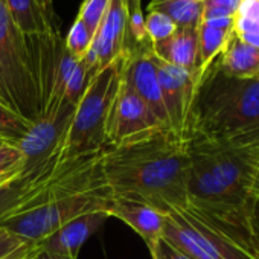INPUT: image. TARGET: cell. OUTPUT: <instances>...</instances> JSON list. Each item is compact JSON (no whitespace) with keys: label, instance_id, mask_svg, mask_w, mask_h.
Segmentation results:
<instances>
[{"label":"cell","instance_id":"obj_1","mask_svg":"<svg viewBox=\"0 0 259 259\" xmlns=\"http://www.w3.org/2000/svg\"><path fill=\"white\" fill-rule=\"evenodd\" d=\"M102 172L116 197L144 201L163 213L189 204L186 144L168 128L132 144L108 147Z\"/></svg>","mask_w":259,"mask_h":259},{"label":"cell","instance_id":"obj_2","mask_svg":"<svg viewBox=\"0 0 259 259\" xmlns=\"http://www.w3.org/2000/svg\"><path fill=\"white\" fill-rule=\"evenodd\" d=\"M189 206L223 220L251 217V183L259 144H217L188 141Z\"/></svg>","mask_w":259,"mask_h":259},{"label":"cell","instance_id":"obj_3","mask_svg":"<svg viewBox=\"0 0 259 259\" xmlns=\"http://www.w3.org/2000/svg\"><path fill=\"white\" fill-rule=\"evenodd\" d=\"M218 58L197 75L186 142L259 144V78L227 76Z\"/></svg>","mask_w":259,"mask_h":259},{"label":"cell","instance_id":"obj_4","mask_svg":"<svg viewBox=\"0 0 259 259\" xmlns=\"http://www.w3.org/2000/svg\"><path fill=\"white\" fill-rule=\"evenodd\" d=\"M125 54L99 70L87 85L64 136L61 162L98 153L108 147L105 126L113 99L122 81Z\"/></svg>","mask_w":259,"mask_h":259},{"label":"cell","instance_id":"obj_5","mask_svg":"<svg viewBox=\"0 0 259 259\" xmlns=\"http://www.w3.org/2000/svg\"><path fill=\"white\" fill-rule=\"evenodd\" d=\"M0 102L31 123L40 117L26 38L13 23L4 0H0Z\"/></svg>","mask_w":259,"mask_h":259},{"label":"cell","instance_id":"obj_6","mask_svg":"<svg viewBox=\"0 0 259 259\" xmlns=\"http://www.w3.org/2000/svg\"><path fill=\"white\" fill-rule=\"evenodd\" d=\"M111 195L108 186L67 194L16 213L0 224L10 232L38 244L76 217L93 210H104Z\"/></svg>","mask_w":259,"mask_h":259},{"label":"cell","instance_id":"obj_7","mask_svg":"<svg viewBox=\"0 0 259 259\" xmlns=\"http://www.w3.org/2000/svg\"><path fill=\"white\" fill-rule=\"evenodd\" d=\"M162 239L191 259H254L189 204L166 212Z\"/></svg>","mask_w":259,"mask_h":259},{"label":"cell","instance_id":"obj_8","mask_svg":"<svg viewBox=\"0 0 259 259\" xmlns=\"http://www.w3.org/2000/svg\"><path fill=\"white\" fill-rule=\"evenodd\" d=\"M75 108L61 102L31 123L26 136L17 144L23 154V174L41 172L63 163L61 148Z\"/></svg>","mask_w":259,"mask_h":259},{"label":"cell","instance_id":"obj_9","mask_svg":"<svg viewBox=\"0 0 259 259\" xmlns=\"http://www.w3.org/2000/svg\"><path fill=\"white\" fill-rule=\"evenodd\" d=\"M160 128L165 126L122 76L105 126L107 145L119 147L132 144L148 138Z\"/></svg>","mask_w":259,"mask_h":259},{"label":"cell","instance_id":"obj_10","mask_svg":"<svg viewBox=\"0 0 259 259\" xmlns=\"http://www.w3.org/2000/svg\"><path fill=\"white\" fill-rule=\"evenodd\" d=\"M67 162L55 168L23 174L0 186V223L7 218L51 201L61 192Z\"/></svg>","mask_w":259,"mask_h":259},{"label":"cell","instance_id":"obj_11","mask_svg":"<svg viewBox=\"0 0 259 259\" xmlns=\"http://www.w3.org/2000/svg\"><path fill=\"white\" fill-rule=\"evenodd\" d=\"M153 63L157 70L169 130L179 141L186 144L188 123L197 85V73L168 64L159 60L154 54Z\"/></svg>","mask_w":259,"mask_h":259},{"label":"cell","instance_id":"obj_12","mask_svg":"<svg viewBox=\"0 0 259 259\" xmlns=\"http://www.w3.org/2000/svg\"><path fill=\"white\" fill-rule=\"evenodd\" d=\"M128 41V13L123 0H110L108 10L101 20L90 54H93L98 72L122 57L126 51Z\"/></svg>","mask_w":259,"mask_h":259},{"label":"cell","instance_id":"obj_13","mask_svg":"<svg viewBox=\"0 0 259 259\" xmlns=\"http://www.w3.org/2000/svg\"><path fill=\"white\" fill-rule=\"evenodd\" d=\"M104 212L108 215V218H119L132 227L145 241L150 253L154 251L159 241L162 239L166 213L144 201L111 195L104 207Z\"/></svg>","mask_w":259,"mask_h":259},{"label":"cell","instance_id":"obj_14","mask_svg":"<svg viewBox=\"0 0 259 259\" xmlns=\"http://www.w3.org/2000/svg\"><path fill=\"white\" fill-rule=\"evenodd\" d=\"M108 215L104 210H93L76 217L55 233L37 244V250H45L78 259L82 244L105 223Z\"/></svg>","mask_w":259,"mask_h":259},{"label":"cell","instance_id":"obj_15","mask_svg":"<svg viewBox=\"0 0 259 259\" xmlns=\"http://www.w3.org/2000/svg\"><path fill=\"white\" fill-rule=\"evenodd\" d=\"M7 11L25 35L61 34L60 19L54 10L52 0H4Z\"/></svg>","mask_w":259,"mask_h":259},{"label":"cell","instance_id":"obj_16","mask_svg":"<svg viewBox=\"0 0 259 259\" xmlns=\"http://www.w3.org/2000/svg\"><path fill=\"white\" fill-rule=\"evenodd\" d=\"M153 54L168 64L197 73L198 28H179L169 38L153 45Z\"/></svg>","mask_w":259,"mask_h":259},{"label":"cell","instance_id":"obj_17","mask_svg":"<svg viewBox=\"0 0 259 259\" xmlns=\"http://www.w3.org/2000/svg\"><path fill=\"white\" fill-rule=\"evenodd\" d=\"M220 69L232 78H259V48H254L233 35L218 58Z\"/></svg>","mask_w":259,"mask_h":259},{"label":"cell","instance_id":"obj_18","mask_svg":"<svg viewBox=\"0 0 259 259\" xmlns=\"http://www.w3.org/2000/svg\"><path fill=\"white\" fill-rule=\"evenodd\" d=\"M148 11H157L169 17L177 28H198L203 5L198 0H151Z\"/></svg>","mask_w":259,"mask_h":259},{"label":"cell","instance_id":"obj_19","mask_svg":"<svg viewBox=\"0 0 259 259\" xmlns=\"http://www.w3.org/2000/svg\"><path fill=\"white\" fill-rule=\"evenodd\" d=\"M235 31L212 28L206 23L198 25V67L197 75L207 69L226 49Z\"/></svg>","mask_w":259,"mask_h":259},{"label":"cell","instance_id":"obj_20","mask_svg":"<svg viewBox=\"0 0 259 259\" xmlns=\"http://www.w3.org/2000/svg\"><path fill=\"white\" fill-rule=\"evenodd\" d=\"M128 13V41L126 51L151 49L153 45L145 31V14L142 11V0H123Z\"/></svg>","mask_w":259,"mask_h":259},{"label":"cell","instance_id":"obj_21","mask_svg":"<svg viewBox=\"0 0 259 259\" xmlns=\"http://www.w3.org/2000/svg\"><path fill=\"white\" fill-rule=\"evenodd\" d=\"M235 35L259 48V0H242L236 14Z\"/></svg>","mask_w":259,"mask_h":259},{"label":"cell","instance_id":"obj_22","mask_svg":"<svg viewBox=\"0 0 259 259\" xmlns=\"http://www.w3.org/2000/svg\"><path fill=\"white\" fill-rule=\"evenodd\" d=\"M37 244L28 241L0 224V259H25L32 257Z\"/></svg>","mask_w":259,"mask_h":259},{"label":"cell","instance_id":"obj_23","mask_svg":"<svg viewBox=\"0 0 259 259\" xmlns=\"http://www.w3.org/2000/svg\"><path fill=\"white\" fill-rule=\"evenodd\" d=\"M31 122L0 102V141L17 145L28 133Z\"/></svg>","mask_w":259,"mask_h":259},{"label":"cell","instance_id":"obj_24","mask_svg":"<svg viewBox=\"0 0 259 259\" xmlns=\"http://www.w3.org/2000/svg\"><path fill=\"white\" fill-rule=\"evenodd\" d=\"M93 43V34L90 32V29L76 17L69 34L64 38V46L66 49L76 58V60H82Z\"/></svg>","mask_w":259,"mask_h":259},{"label":"cell","instance_id":"obj_25","mask_svg":"<svg viewBox=\"0 0 259 259\" xmlns=\"http://www.w3.org/2000/svg\"><path fill=\"white\" fill-rule=\"evenodd\" d=\"M177 29H179L177 25L162 13L148 11V14L145 16V31L151 45H156L169 38Z\"/></svg>","mask_w":259,"mask_h":259},{"label":"cell","instance_id":"obj_26","mask_svg":"<svg viewBox=\"0 0 259 259\" xmlns=\"http://www.w3.org/2000/svg\"><path fill=\"white\" fill-rule=\"evenodd\" d=\"M108 5H110V0H82L76 17L90 29L93 37L101 20L104 19L108 10Z\"/></svg>","mask_w":259,"mask_h":259},{"label":"cell","instance_id":"obj_27","mask_svg":"<svg viewBox=\"0 0 259 259\" xmlns=\"http://www.w3.org/2000/svg\"><path fill=\"white\" fill-rule=\"evenodd\" d=\"M242 0H201V22L220 17H235Z\"/></svg>","mask_w":259,"mask_h":259},{"label":"cell","instance_id":"obj_28","mask_svg":"<svg viewBox=\"0 0 259 259\" xmlns=\"http://www.w3.org/2000/svg\"><path fill=\"white\" fill-rule=\"evenodd\" d=\"M23 171V154L14 144L0 145V176Z\"/></svg>","mask_w":259,"mask_h":259},{"label":"cell","instance_id":"obj_29","mask_svg":"<svg viewBox=\"0 0 259 259\" xmlns=\"http://www.w3.org/2000/svg\"><path fill=\"white\" fill-rule=\"evenodd\" d=\"M153 259H191L189 256H186L185 253L179 251L177 248H174L169 242H166L165 239H160L157 247L154 248V251L151 253Z\"/></svg>","mask_w":259,"mask_h":259},{"label":"cell","instance_id":"obj_30","mask_svg":"<svg viewBox=\"0 0 259 259\" xmlns=\"http://www.w3.org/2000/svg\"><path fill=\"white\" fill-rule=\"evenodd\" d=\"M251 229L259 248V198H253L251 203Z\"/></svg>","mask_w":259,"mask_h":259},{"label":"cell","instance_id":"obj_31","mask_svg":"<svg viewBox=\"0 0 259 259\" xmlns=\"http://www.w3.org/2000/svg\"><path fill=\"white\" fill-rule=\"evenodd\" d=\"M32 259H73V257L63 256V254H57V253H51V251H45V250H37L34 253Z\"/></svg>","mask_w":259,"mask_h":259},{"label":"cell","instance_id":"obj_32","mask_svg":"<svg viewBox=\"0 0 259 259\" xmlns=\"http://www.w3.org/2000/svg\"><path fill=\"white\" fill-rule=\"evenodd\" d=\"M251 197H253V198H259V154H257L256 169H254L253 183H251Z\"/></svg>","mask_w":259,"mask_h":259},{"label":"cell","instance_id":"obj_33","mask_svg":"<svg viewBox=\"0 0 259 259\" xmlns=\"http://www.w3.org/2000/svg\"><path fill=\"white\" fill-rule=\"evenodd\" d=\"M20 172H22V171H17V172H10V174H2V176H0V186H4L5 183L11 182V180H13L14 177H17Z\"/></svg>","mask_w":259,"mask_h":259},{"label":"cell","instance_id":"obj_34","mask_svg":"<svg viewBox=\"0 0 259 259\" xmlns=\"http://www.w3.org/2000/svg\"><path fill=\"white\" fill-rule=\"evenodd\" d=\"M4 144H7V142H4V141H0V145H4Z\"/></svg>","mask_w":259,"mask_h":259},{"label":"cell","instance_id":"obj_35","mask_svg":"<svg viewBox=\"0 0 259 259\" xmlns=\"http://www.w3.org/2000/svg\"><path fill=\"white\" fill-rule=\"evenodd\" d=\"M25 259H32V257H25Z\"/></svg>","mask_w":259,"mask_h":259},{"label":"cell","instance_id":"obj_36","mask_svg":"<svg viewBox=\"0 0 259 259\" xmlns=\"http://www.w3.org/2000/svg\"><path fill=\"white\" fill-rule=\"evenodd\" d=\"M198 2H201V0H198Z\"/></svg>","mask_w":259,"mask_h":259}]
</instances>
